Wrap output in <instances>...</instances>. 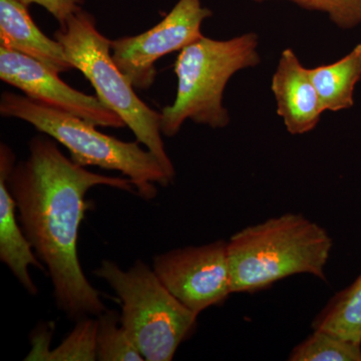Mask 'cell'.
Wrapping results in <instances>:
<instances>
[{
  "mask_svg": "<svg viewBox=\"0 0 361 361\" xmlns=\"http://www.w3.org/2000/svg\"><path fill=\"white\" fill-rule=\"evenodd\" d=\"M271 90L276 101L277 115L283 120L289 134L303 135L315 129L325 110L310 68H304L291 49L282 51Z\"/></svg>",
  "mask_w": 361,
  "mask_h": 361,
  "instance_id": "10",
  "label": "cell"
},
{
  "mask_svg": "<svg viewBox=\"0 0 361 361\" xmlns=\"http://www.w3.org/2000/svg\"><path fill=\"white\" fill-rule=\"evenodd\" d=\"M258 35L244 33L227 40L202 37L183 49L176 59L178 78L174 103L161 111V134L174 137L187 120L213 129L230 123L223 94L230 78L261 63Z\"/></svg>",
  "mask_w": 361,
  "mask_h": 361,
  "instance_id": "4",
  "label": "cell"
},
{
  "mask_svg": "<svg viewBox=\"0 0 361 361\" xmlns=\"http://www.w3.org/2000/svg\"><path fill=\"white\" fill-rule=\"evenodd\" d=\"M153 270L164 286L197 315L232 293L227 242L218 240L159 254Z\"/></svg>",
  "mask_w": 361,
  "mask_h": 361,
  "instance_id": "8",
  "label": "cell"
},
{
  "mask_svg": "<svg viewBox=\"0 0 361 361\" xmlns=\"http://www.w3.org/2000/svg\"><path fill=\"white\" fill-rule=\"evenodd\" d=\"M27 8L18 0H0V45L35 59L59 75L73 70L63 45L42 32Z\"/></svg>",
  "mask_w": 361,
  "mask_h": 361,
  "instance_id": "12",
  "label": "cell"
},
{
  "mask_svg": "<svg viewBox=\"0 0 361 361\" xmlns=\"http://www.w3.org/2000/svg\"><path fill=\"white\" fill-rule=\"evenodd\" d=\"M0 114L25 121L63 145L71 160L82 167L118 171L130 179L141 198H156L155 184L167 187L173 183L158 158L140 147V142H123L104 135L96 125L77 116L11 92L1 94Z\"/></svg>",
  "mask_w": 361,
  "mask_h": 361,
  "instance_id": "3",
  "label": "cell"
},
{
  "mask_svg": "<svg viewBox=\"0 0 361 361\" xmlns=\"http://www.w3.org/2000/svg\"><path fill=\"white\" fill-rule=\"evenodd\" d=\"M0 78L25 92L26 97L77 116L97 127H126L122 118L104 106L97 97L73 89L59 78L56 71L35 59L4 47H0Z\"/></svg>",
  "mask_w": 361,
  "mask_h": 361,
  "instance_id": "9",
  "label": "cell"
},
{
  "mask_svg": "<svg viewBox=\"0 0 361 361\" xmlns=\"http://www.w3.org/2000/svg\"><path fill=\"white\" fill-rule=\"evenodd\" d=\"M292 349L289 361H361V344L322 329Z\"/></svg>",
  "mask_w": 361,
  "mask_h": 361,
  "instance_id": "16",
  "label": "cell"
},
{
  "mask_svg": "<svg viewBox=\"0 0 361 361\" xmlns=\"http://www.w3.org/2000/svg\"><path fill=\"white\" fill-rule=\"evenodd\" d=\"M310 75L325 111L353 108L355 87L361 80V44L336 63L310 68Z\"/></svg>",
  "mask_w": 361,
  "mask_h": 361,
  "instance_id": "13",
  "label": "cell"
},
{
  "mask_svg": "<svg viewBox=\"0 0 361 361\" xmlns=\"http://www.w3.org/2000/svg\"><path fill=\"white\" fill-rule=\"evenodd\" d=\"M97 360H145L116 311L104 310L97 316Z\"/></svg>",
  "mask_w": 361,
  "mask_h": 361,
  "instance_id": "15",
  "label": "cell"
},
{
  "mask_svg": "<svg viewBox=\"0 0 361 361\" xmlns=\"http://www.w3.org/2000/svg\"><path fill=\"white\" fill-rule=\"evenodd\" d=\"M312 329L361 344V273L353 283L329 299L313 319Z\"/></svg>",
  "mask_w": 361,
  "mask_h": 361,
  "instance_id": "14",
  "label": "cell"
},
{
  "mask_svg": "<svg viewBox=\"0 0 361 361\" xmlns=\"http://www.w3.org/2000/svg\"><path fill=\"white\" fill-rule=\"evenodd\" d=\"M332 246L329 232L301 214L244 228L227 242L232 293H253L296 274L326 281Z\"/></svg>",
  "mask_w": 361,
  "mask_h": 361,
  "instance_id": "2",
  "label": "cell"
},
{
  "mask_svg": "<svg viewBox=\"0 0 361 361\" xmlns=\"http://www.w3.org/2000/svg\"><path fill=\"white\" fill-rule=\"evenodd\" d=\"M265 2L269 0H252ZM306 11H318L342 30H351L361 25V0H288Z\"/></svg>",
  "mask_w": 361,
  "mask_h": 361,
  "instance_id": "18",
  "label": "cell"
},
{
  "mask_svg": "<svg viewBox=\"0 0 361 361\" xmlns=\"http://www.w3.org/2000/svg\"><path fill=\"white\" fill-rule=\"evenodd\" d=\"M94 274L120 299L121 324L145 360H172L180 344L194 331L198 315L183 305L142 260L126 271L104 260Z\"/></svg>",
  "mask_w": 361,
  "mask_h": 361,
  "instance_id": "6",
  "label": "cell"
},
{
  "mask_svg": "<svg viewBox=\"0 0 361 361\" xmlns=\"http://www.w3.org/2000/svg\"><path fill=\"white\" fill-rule=\"evenodd\" d=\"M97 318L78 320L70 336L54 350L45 351L40 360H97Z\"/></svg>",
  "mask_w": 361,
  "mask_h": 361,
  "instance_id": "17",
  "label": "cell"
},
{
  "mask_svg": "<svg viewBox=\"0 0 361 361\" xmlns=\"http://www.w3.org/2000/svg\"><path fill=\"white\" fill-rule=\"evenodd\" d=\"M212 16V11L202 6L201 0H178L151 30L111 40L113 59L135 89L147 90L155 82L157 61L201 39L202 23Z\"/></svg>",
  "mask_w": 361,
  "mask_h": 361,
  "instance_id": "7",
  "label": "cell"
},
{
  "mask_svg": "<svg viewBox=\"0 0 361 361\" xmlns=\"http://www.w3.org/2000/svg\"><path fill=\"white\" fill-rule=\"evenodd\" d=\"M66 58L94 87L97 99L122 118L144 145L161 161L174 182L176 171L161 139V115L137 96L129 78L116 65L111 40L97 30L94 16L84 8L73 14L54 32Z\"/></svg>",
  "mask_w": 361,
  "mask_h": 361,
  "instance_id": "5",
  "label": "cell"
},
{
  "mask_svg": "<svg viewBox=\"0 0 361 361\" xmlns=\"http://www.w3.org/2000/svg\"><path fill=\"white\" fill-rule=\"evenodd\" d=\"M23 6L39 4L44 7L59 21V25H63L73 14L82 9L84 0H18Z\"/></svg>",
  "mask_w": 361,
  "mask_h": 361,
  "instance_id": "19",
  "label": "cell"
},
{
  "mask_svg": "<svg viewBox=\"0 0 361 361\" xmlns=\"http://www.w3.org/2000/svg\"><path fill=\"white\" fill-rule=\"evenodd\" d=\"M16 165L13 149L6 145L0 146V260L11 271L14 277L30 295L39 293L30 276V267L45 271L21 227L18 206L7 185V177Z\"/></svg>",
  "mask_w": 361,
  "mask_h": 361,
  "instance_id": "11",
  "label": "cell"
},
{
  "mask_svg": "<svg viewBox=\"0 0 361 361\" xmlns=\"http://www.w3.org/2000/svg\"><path fill=\"white\" fill-rule=\"evenodd\" d=\"M7 185L25 236L51 277L59 310L75 322L103 313L101 293L87 280L78 258L85 196L97 186L137 193L133 183L90 172L63 155L51 137L37 135L30 142L27 158L11 169Z\"/></svg>",
  "mask_w": 361,
  "mask_h": 361,
  "instance_id": "1",
  "label": "cell"
}]
</instances>
